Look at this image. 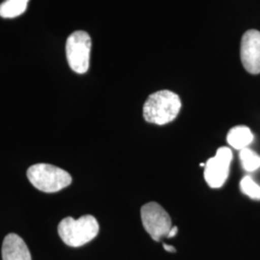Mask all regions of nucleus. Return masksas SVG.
<instances>
[{
  "label": "nucleus",
  "instance_id": "f257e3e1",
  "mask_svg": "<svg viewBox=\"0 0 260 260\" xmlns=\"http://www.w3.org/2000/svg\"><path fill=\"white\" fill-rule=\"evenodd\" d=\"M181 108V102L177 93L168 90L151 93L143 108L145 120L158 125L174 121Z\"/></svg>",
  "mask_w": 260,
  "mask_h": 260
},
{
  "label": "nucleus",
  "instance_id": "f03ea898",
  "mask_svg": "<svg viewBox=\"0 0 260 260\" xmlns=\"http://www.w3.org/2000/svg\"><path fill=\"white\" fill-rule=\"evenodd\" d=\"M100 232V225L92 215H85L75 220L73 217L63 219L58 225V233L66 245L78 248L92 241Z\"/></svg>",
  "mask_w": 260,
  "mask_h": 260
},
{
  "label": "nucleus",
  "instance_id": "7ed1b4c3",
  "mask_svg": "<svg viewBox=\"0 0 260 260\" xmlns=\"http://www.w3.org/2000/svg\"><path fill=\"white\" fill-rule=\"evenodd\" d=\"M27 177L32 185L46 193H55L70 185L73 181L65 170L50 164L40 163L28 169Z\"/></svg>",
  "mask_w": 260,
  "mask_h": 260
},
{
  "label": "nucleus",
  "instance_id": "20e7f679",
  "mask_svg": "<svg viewBox=\"0 0 260 260\" xmlns=\"http://www.w3.org/2000/svg\"><path fill=\"white\" fill-rule=\"evenodd\" d=\"M92 47L91 37L85 31H75L67 40L66 54L71 69L76 74L83 75L90 66Z\"/></svg>",
  "mask_w": 260,
  "mask_h": 260
},
{
  "label": "nucleus",
  "instance_id": "39448f33",
  "mask_svg": "<svg viewBox=\"0 0 260 260\" xmlns=\"http://www.w3.org/2000/svg\"><path fill=\"white\" fill-rule=\"evenodd\" d=\"M142 223L154 241L167 237L172 229V220L167 211L154 202L144 205L141 209Z\"/></svg>",
  "mask_w": 260,
  "mask_h": 260
},
{
  "label": "nucleus",
  "instance_id": "423d86ee",
  "mask_svg": "<svg viewBox=\"0 0 260 260\" xmlns=\"http://www.w3.org/2000/svg\"><path fill=\"white\" fill-rule=\"evenodd\" d=\"M233 160L232 149L222 147L205 164V178L211 188H220L226 181Z\"/></svg>",
  "mask_w": 260,
  "mask_h": 260
},
{
  "label": "nucleus",
  "instance_id": "0eeeda50",
  "mask_svg": "<svg viewBox=\"0 0 260 260\" xmlns=\"http://www.w3.org/2000/svg\"><path fill=\"white\" fill-rule=\"evenodd\" d=\"M240 57L245 70L251 75L260 74V32L248 30L242 37Z\"/></svg>",
  "mask_w": 260,
  "mask_h": 260
},
{
  "label": "nucleus",
  "instance_id": "6e6552de",
  "mask_svg": "<svg viewBox=\"0 0 260 260\" xmlns=\"http://www.w3.org/2000/svg\"><path fill=\"white\" fill-rule=\"evenodd\" d=\"M2 259L32 260L25 242L18 234L10 233L2 244Z\"/></svg>",
  "mask_w": 260,
  "mask_h": 260
},
{
  "label": "nucleus",
  "instance_id": "1a4fd4ad",
  "mask_svg": "<svg viewBox=\"0 0 260 260\" xmlns=\"http://www.w3.org/2000/svg\"><path fill=\"white\" fill-rule=\"evenodd\" d=\"M228 143L236 149L247 148L253 140L251 129L247 126H235L229 131Z\"/></svg>",
  "mask_w": 260,
  "mask_h": 260
},
{
  "label": "nucleus",
  "instance_id": "9d476101",
  "mask_svg": "<svg viewBox=\"0 0 260 260\" xmlns=\"http://www.w3.org/2000/svg\"><path fill=\"white\" fill-rule=\"evenodd\" d=\"M29 0H6L0 4V17L14 19L22 15L26 9Z\"/></svg>",
  "mask_w": 260,
  "mask_h": 260
},
{
  "label": "nucleus",
  "instance_id": "9b49d317",
  "mask_svg": "<svg viewBox=\"0 0 260 260\" xmlns=\"http://www.w3.org/2000/svg\"><path fill=\"white\" fill-rule=\"evenodd\" d=\"M239 157L242 167L247 172H253L260 168V156L251 149L245 148L240 150Z\"/></svg>",
  "mask_w": 260,
  "mask_h": 260
},
{
  "label": "nucleus",
  "instance_id": "f8f14e48",
  "mask_svg": "<svg viewBox=\"0 0 260 260\" xmlns=\"http://www.w3.org/2000/svg\"><path fill=\"white\" fill-rule=\"evenodd\" d=\"M242 192L252 200H260V186L251 177H245L240 182Z\"/></svg>",
  "mask_w": 260,
  "mask_h": 260
},
{
  "label": "nucleus",
  "instance_id": "ddd939ff",
  "mask_svg": "<svg viewBox=\"0 0 260 260\" xmlns=\"http://www.w3.org/2000/svg\"><path fill=\"white\" fill-rule=\"evenodd\" d=\"M177 231H178L177 226H172L170 233H168V238H173V237H175V236L177 235Z\"/></svg>",
  "mask_w": 260,
  "mask_h": 260
},
{
  "label": "nucleus",
  "instance_id": "4468645a",
  "mask_svg": "<svg viewBox=\"0 0 260 260\" xmlns=\"http://www.w3.org/2000/svg\"><path fill=\"white\" fill-rule=\"evenodd\" d=\"M163 248H164L166 251H169V252H176V251H177V250L175 249V247L170 246V245H167V244H163Z\"/></svg>",
  "mask_w": 260,
  "mask_h": 260
}]
</instances>
